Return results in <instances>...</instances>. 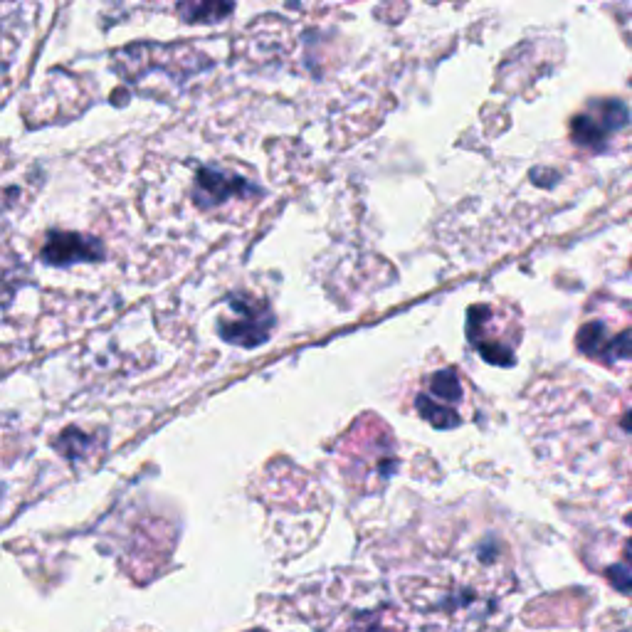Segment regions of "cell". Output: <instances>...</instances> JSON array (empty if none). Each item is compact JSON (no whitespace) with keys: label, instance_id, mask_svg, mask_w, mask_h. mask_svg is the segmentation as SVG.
Here are the masks:
<instances>
[{"label":"cell","instance_id":"3","mask_svg":"<svg viewBox=\"0 0 632 632\" xmlns=\"http://www.w3.org/2000/svg\"><path fill=\"white\" fill-rule=\"evenodd\" d=\"M228 309L230 312L218 321L220 336L230 344L245 346V349L262 344L275 324L270 307L257 297L237 294V297H230Z\"/></svg>","mask_w":632,"mask_h":632},{"label":"cell","instance_id":"6","mask_svg":"<svg viewBox=\"0 0 632 632\" xmlns=\"http://www.w3.org/2000/svg\"><path fill=\"white\" fill-rule=\"evenodd\" d=\"M40 260L50 267H72L79 265V262H99L104 260V245L92 235L52 230L45 237Z\"/></svg>","mask_w":632,"mask_h":632},{"label":"cell","instance_id":"4","mask_svg":"<svg viewBox=\"0 0 632 632\" xmlns=\"http://www.w3.org/2000/svg\"><path fill=\"white\" fill-rule=\"evenodd\" d=\"M257 186H252L242 173L218 166L198 168L193 178V200L200 210H223L240 200H255Z\"/></svg>","mask_w":632,"mask_h":632},{"label":"cell","instance_id":"2","mask_svg":"<svg viewBox=\"0 0 632 632\" xmlns=\"http://www.w3.org/2000/svg\"><path fill=\"white\" fill-rule=\"evenodd\" d=\"M462 403H465V388L455 368H445L425 378L415 408L435 428L447 430L462 423Z\"/></svg>","mask_w":632,"mask_h":632},{"label":"cell","instance_id":"5","mask_svg":"<svg viewBox=\"0 0 632 632\" xmlns=\"http://www.w3.org/2000/svg\"><path fill=\"white\" fill-rule=\"evenodd\" d=\"M578 349L588 358L608 366L625 363L630 358V326L628 321L588 319L578 331Z\"/></svg>","mask_w":632,"mask_h":632},{"label":"cell","instance_id":"11","mask_svg":"<svg viewBox=\"0 0 632 632\" xmlns=\"http://www.w3.org/2000/svg\"><path fill=\"white\" fill-rule=\"evenodd\" d=\"M250 632H262V630H250Z\"/></svg>","mask_w":632,"mask_h":632},{"label":"cell","instance_id":"9","mask_svg":"<svg viewBox=\"0 0 632 632\" xmlns=\"http://www.w3.org/2000/svg\"><path fill=\"white\" fill-rule=\"evenodd\" d=\"M608 576H610V581L615 583V588H618V591H628V586H630V568H628V563H620L618 568H610L608 571Z\"/></svg>","mask_w":632,"mask_h":632},{"label":"cell","instance_id":"8","mask_svg":"<svg viewBox=\"0 0 632 632\" xmlns=\"http://www.w3.org/2000/svg\"><path fill=\"white\" fill-rule=\"evenodd\" d=\"M52 445H55V450H60L62 457H67V460H77V457H82L84 452H87L89 440L84 433L70 428V430H65V433H62L60 437H57Z\"/></svg>","mask_w":632,"mask_h":632},{"label":"cell","instance_id":"7","mask_svg":"<svg viewBox=\"0 0 632 632\" xmlns=\"http://www.w3.org/2000/svg\"><path fill=\"white\" fill-rule=\"evenodd\" d=\"M625 126H628V107L613 99V102L591 104L586 112L578 114L573 119V136L578 144L600 146Z\"/></svg>","mask_w":632,"mask_h":632},{"label":"cell","instance_id":"10","mask_svg":"<svg viewBox=\"0 0 632 632\" xmlns=\"http://www.w3.org/2000/svg\"><path fill=\"white\" fill-rule=\"evenodd\" d=\"M354 632H386L381 625H371V628H356Z\"/></svg>","mask_w":632,"mask_h":632},{"label":"cell","instance_id":"1","mask_svg":"<svg viewBox=\"0 0 632 632\" xmlns=\"http://www.w3.org/2000/svg\"><path fill=\"white\" fill-rule=\"evenodd\" d=\"M519 324L512 314L494 304H477L467 316V336L484 361L494 366H512L519 346Z\"/></svg>","mask_w":632,"mask_h":632}]
</instances>
